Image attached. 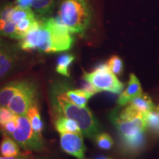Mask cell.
Segmentation results:
<instances>
[{
  "instance_id": "obj_1",
  "label": "cell",
  "mask_w": 159,
  "mask_h": 159,
  "mask_svg": "<svg viewBox=\"0 0 159 159\" xmlns=\"http://www.w3.org/2000/svg\"><path fill=\"white\" fill-rule=\"evenodd\" d=\"M55 89L52 97L53 108L58 115L71 119L77 123L83 136L94 138L101 133L102 127L96 117L87 107H80L67 99L64 91Z\"/></svg>"
},
{
  "instance_id": "obj_2",
  "label": "cell",
  "mask_w": 159,
  "mask_h": 159,
  "mask_svg": "<svg viewBox=\"0 0 159 159\" xmlns=\"http://www.w3.org/2000/svg\"><path fill=\"white\" fill-rule=\"evenodd\" d=\"M111 120L116 127L126 150L134 152L141 148L144 143V134L147 129L144 115L120 118L115 109L111 113Z\"/></svg>"
},
{
  "instance_id": "obj_22",
  "label": "cell",
  "mask_w": 159,
  "mask_h": 159,
  "mask_svg": "<svg viewBox=\"0 0 159 159\" xmlns=\"http://www.w3.org/2000/svg\"><path fill=\"white\" fill-rule=\"evenodd\" d=\"M54 0H33L32 7L36 13L41 15H44L49 13L53 7Z\"/></svg>"
},
{
  "instance_id": "obj_25",
  "label": "cell",
  "mask_w": 159,
  "mask_h": 159,
  "mask_svg": "<svg viewBox=\"0 0 159 159\" xmlns=\"http://www.w3.org/2000/svg\"><path fill=\"white\" fill-rule=\"evenodd\" d=\"M16 117L17 115L13 114L7 107L0 106V127Z\"/></svg>"
},
{
  "instance_id": "obj_15",
  "label": "cell",
  "mask_w": 159,
  "mask_h": 159,
  "mask_svg": "<svg viewBox=\"0 0 159 159\" xmlns=\"http://www.w3.org/2000/svg\"><path fill=\"white\" fill-rule=\"evenodd\" d=\"M64 94L67 99H69L71 102L83 108L86 107L88 100L92 97V95L83 89H67L64 91Z\"/></svg>"
},
{
  "instance_id": "obj_6",
  "label": "cell",
  "mask_w": 159,
  "mask_h": 159,
  "mask_svg": "<svg viewBox=\"0 0 159 159\" xmlns=\"http://www.w3.org/2000/svg\"><path fill=\"white\" fill-rule=\"evenodd\" d=\"M19 47L25 51L36 49L42 52L53 53L50 32L44 20L41 21L39 28L30 31L21 39Z\"/></svg>"
},
{
  "instance_id": "obj_18",
  "label": "cell",
  "mask_w": 159,
  "mask_h": 159,
  "mask_svg": "<svg viewBox=\"0 0 159 159\" xmlns=\"http://www.w3.org/2000/svg\"><path fill=\"white\" fill-rule=\"evenodd\" d=\"M75 56L69 53H64L60 55L57 58L56 65V71L59 74L66 77L70 76L69 67L73 61H75Z\"/></svg>"
},
{
  "instance_id": "obj_8",
  "label": "cell",
  "mask_w": 159,
  "mask_h": 159,
  "mask_svg": "<svg viewBox=\"0 0 159 159\" xmlns=\"http://www.w3.org/2000/svg\"><path fill=\"white\" fill-rule=\"evenodd\" d=\"M38 89L34 83L27 81L26 85L10 101L7 108L17 116L27 114V111L38 102Z\"/></svg>"
},
{
  "instance_id": "obj_12",
  "label": "cell",
  "mask_w": 159,
  "mask_h": 159,
  "mask_svg": "<svg viewBox=\"0 0 159 159\" xmlns=\"http://www.w3.org/2000/svg\"><path fill=\"white\" fill-rule=\"evenodd\" d=\"M128 105H130L133 108L144 115L156 110V105L151 97L144 92L133 99Z\"/></svg>"
},
{
  "instance_id": "obj_29",
  "label": "cell",
  "mask_w": 159,
  "mask_h": 159,
  "mask_svg": "<svg viewBox=\"0 0 159 159\" xmlns=\"http://www.w3.org/2000/svg\"><path fill=\"white\" fill-rule=\"evenodd\" d=\"M0 159H30L29 151L27 152H21V154L16 156L13 157H4L0 156Z\"/></svg>"
},
{
  "instance_id": "obj_33",
  "label": "cell",
  "mask_w": 159,
  "mask_h": 159,
  "mask_svg": "<svg viewBox=\"0 0 159 159\" xmlns=\"http://www.w3.org/2000/svg\"><path fill=\"white\" fill-rule=\"evenodd\" d=\"M38 159H47V158H38Z\"/></svg>"
},
{
  "instance_id": "obj_31",
  "label": "cell",
  "mask_w": 159,
  "mask_h": 159,
  "mask_svg": "<svg viewBox=\"0 0 159 159\" xmlns=\"http://www.w3.org/2000/svg\"><path fill=\"white\" fill-rule=\"evenodd\" d=\"M97 159H111V158H106V157H99V158H97Z\"/></svg>"
},
{
  "instance_id": "obj_3",
  "label": "cell",
  "mask_w": 159,
  "mask_h": 159,
  "mask_svg": "<svg viewBox=\"0 0 159 159\" xmlns=\"http://www.w3.org/2000/svg\"><path fill=\"white\" fill-rule=\"evenodd\" d=\"M57 17L72 33H83L91 23V6L88 0H62Z\"/></svg>"
},
{
  "instance_id": "obj_26",
  "label": "cell",
  "mask_w": 159,
  "mask_h": 159,
  "mask_svg": "<svg viewBox=\"0 0 159 159\" xmlns=\"http://www.w3.org/2000/svg\"><path fill=\"white\" fill-rule=\"evenodd\" d=\"M2 130L4 131V134L10 136L12 135L13 132L16 130L17 128V117L13 120H11L10 122L5 123L2 126H1Z\"/></svg>"
},
{
  "instance_id": "obj_11",
  "label": "cell",
  "mask_w": 159,
  "mask_h": 159,
  "mask_svg": "<svg viewBox=\"0 0 159 159\" xmlns=\"http://www.w3.org/2000/svg\"><path fill=\"white\" fill-rule=\"evenodd\" d=\"M27 81V80L13 81L0 89V106L7 107L11 99L25 86Z\"/></svg>"
},
{
  "instance_id": "obj_32",
  "label": "cell",
  "mask_w": 159,
  "mask_h": 159,
  "mask_svg": "<svg viewBox=\"0 0 159 159\" xmlns=\"http://www.w3.org/2000/svg\"><path fill=\"white\" fill-rule=\"evenodd\" d=\"M156 111H158V112L159 113V104H158V107H156Z\"/></svg>"
},
{
  "instance_id": "obj_5",
  "label": "cell",
  "mask_w": 159,
  "mask_h": 159,
  "mask_svg": "<svg viewBox=\"0 0 159 159\" xmlns=\"http://www.w3.org/2000/svg\"><path fill=\"white\" fill-rule=\"evenodd\" d=\"M11 137L25 150L41 152L45 149L42 136L34 132L26 115L17 116V128Z\"/></svg>"
},
{
  "instance_id": "obj_34",
  "label": "cell",
  "mask_w": 159,
  "mask_h": 159,
  "mask_svg": "<svg viewBox=\"0 0 159 159\" xmlns=\"http://www.w3.org/2000/svg\"><path fill=\"white\" fill-rule=\"evenodd\" d=\"M1 43H2V41H1V40H0V47H1Z\"/></svg>"
},
{
  "instance_id": "obj_23",
  "label": "cell",
  "mask_w": 159,
  "mask_h": 159,
  "mask_svg": "<svg viewBox=\"0 0 159 159\" xmlns=\"http://www.w3.org/2000/svg\"><path fill=\"white\" fill-rule=\"evenodd\" d=\"M94 139L97 147L102 150H110L114 145V141L112 138L106 133H99L94 137Z\"/></svg>"
},
{
  "instance_id": "obj_10",
  "label": "cell",
  "mask_w": 159,
  "mask_h": 159,
  "mask_svg": "<svg viewBox=\"0 0 159 159\" xmlns=\"http://www.w3.org/2000/svg\"><path fill=\"white\" fill-rule=\"evenodd\" d=\"M142 92V87L139 79L137 78L136 75L134 73H131L130 75V79H129L128 86L124 91H122V93L119 95L118 100H117L119 106H125L133 99L139 96Z\"/></svg>"
},
{
  "instance_id": "obj_21",
  "label": "cell",
  "mask_w": 159,
  "mask_h": 159,
  "mask_svg": "<svg viewBox=\"0 0 159 159\" xmlns=\"http://www.w3.org/2000/svg\"><path fill=\"white\" fill-rule=\"evenodd\" d=\"M147 128L159 134V113L156 110L144 115Z\"/></svg>"
},
{
  "instance_id": "obj_17",
  "label": "cell",
  "mask_w": 159,
  "mask_h": 159,
  "mask_svg": "<svg viewBox=\"0 0 159 159\" xmlns=\"http://www.w3.org/2000/svg\"><path fill=\"white\" fill-rule=\"evenodd\" d=\"M26 116L28 117L32 128L34 132L39 136H41V133L43 129V122L40 114L38 103L32 105L27 111Z\"/></svg>"
},
{
  "instance_id": "obj_7",
  "label": "cell",
  "mask_w": 159,
  "mask_h": 159,
  "mask_svg": "<svg viewBox=\"0 0 159 159\" xmlns=\"http://www.w3.org/2000/svg\"><path fill=\"white\" fill-rule=\"evenodd\" d=\"M44 21L50 32L52 52L69 50L72 47L75 41L72 32L58 17L57 19L49 18L44 19Z\"/></svg>"
},
{
  "instance_id": "obj_9",
  "label": "cell",
  "mask_w": 159,
  "mask_h": 159,
  "mask_svg": "<svg viewBox=\"0 0 159 159\" xmlns=\"http://www.w3.org/2000/svg\"><path fill=\"white\" fill-rule=\"evenodd\" d=\"M82 135L75 133L60 134V144L61 149L65 152L77 159H85L86 148L84 144Z\"/></svg>"
},
{
  "instance_id": "obj_30",
  "label": "cell",
  "mask_w": 159,
  "mask_h": 159,
  "mask_svg": "<svg viewBox=\"0 0 159 159\" xmlns=\"http://www.w3.org/2000/svg\"><path fill=\"white\" fill-rule=\"evenodd\" d=\"M33 0H17L16 5L22 7H30L32 6Z\"/></svg>"
},
{
  "instance_id": "obj_4",
  "label": "cell",
  "mask_w": 159,
  "mask_h": 159,
  "mask_svg": "<svg viewBox=\"0 0 159 159\" xmlns=\"http://www.w3.org/2000/svg\"><path fill=\"white\" fill-rule=\"evenodd\" d=\"M83 79L90 83L97 93L108 91L113 94H121L125 86L111 71L107 63L98 65L91 72H84Z\"/></svg>"
},
{
  "instance_id": "obj_24",
  "label": "cell",
  "mask_w": 159,
  "mask_h": 159,
  "mask_svg": "<svg viewBox=\"0 0 159 159\" xmlns=\"http://www.w3.org/2000/svg\"><path fill=\"white\" fill-rule=\"evenodd\" d=\"M107 64L109 68L116 76H119L122 75L124 68V64H123L122 60L119 57L118 55H113L110 59L108 60Z\"/></svg>"
},
{
  "instance_id": "obj_13",
  "label": "cell",
  "mask_w": 159,
  "mask_h": 159,
  "mask_svg": "<svg viewBox=\"0 0 159 159\" xmlns=\"http://www.w3.org/2000/svg\"><path fill=\"white\" fill-rule=\"evenodd\" d=\"M16 61L14 53L1 43L0 47V79L5 77L13 68Z\"/></svg>"
},
{
  "instance_id": "obj_16",
  "label": "cell",
  "mask_w": 159,
  "mask_h": 159,
  "mask_svg": "<svg viewBox=\"0 0 159 159\" xmlns=\"http://www.w3.org/2000/svg\"><path fill=\"white\" fill-rule=\"evenodd\" d=\"M0 153L4 157H13L21 153L19 145L12 138L5 134L0 144Z\"/></svg>"
},
{
  "instance_id": "obj_27",
  "label": "cell",
  "mask_w": 159,
  "mask_h": 159,
  "mask_svg": "<svg viewBox=\"0 0 159 159\" xmlns=\"http://www.w3.org/2000/svg\"><path fill=\"white\" fill-rule=\"evenodd\" d=\"M13 6H14L13 5H9L0 9V21L10 20V16H11V13Z\"/></svg>"
},
{
  "instance_id": "obj_28",
  "label": "cell",
  "mask_w": 159,
  "mask_h": 159,
  "mask_svg": "<svg viewBox=\"0 0 159 159\" xmlns=\"http://www.w3.org/2000/svg\"><path fill=\"white\" fill-rule=\"evenodd\" d=\"M82 89H83V90L85 91H87V92H89V94H91L92 96H94L95 94H97V91L96 89H95L94 87L93 86V85H91L90 83L87 82V81H85V80L83 84Z\"/></svg>"
},
{
  "instance_id": "obj_14",
  "label": "cell",
  "mask_w": 159,
  "mask_h": 159,
  "mask_svg": "<svg viewBox=\"0 0 159 159\" xmlns=\"http://www.w3.org/2000/svg\"><path fill=\"white\" fill-rule=\"evenodd\" d=\"M55 127L59 134L62 133H75L82 134L77 123L73 119L58 115L55 122Z\"/></svg>"
},
{
  "instance_id": "obj_20",
  "label": "cell",
  "mask_w": 159,
  "mask_h": 159,
  "mask_svg": "<svg viewBox=\"0 0 159 159\" xmlns=\"http://www.w3.org/2000/svg\"><path fill=\"white\" fill-rule=\"evenodd\" d=\"M0 35L4 36L18 39L16 33V24L7 20L5 21H0Z\"/></svg>"
},
{
  "instance_id": "obj_19",
  "label": "cell",
  "mask_w": 159,
  "mask_h": 159,
  "mask_svg": "<svg viewBox=\"0 0 159 159\" xmlns=\"http://www.w3.org/2000/svg\"><path fill=\"white\" fill-rule=\"evenodd\" d=\"M33 16H35L34 12L30 7H22L21 6L16 5L13 6V9H12L10 20L17 25L21 20L25 19L26 18Z\"/></svg>"
}]
</instances>
